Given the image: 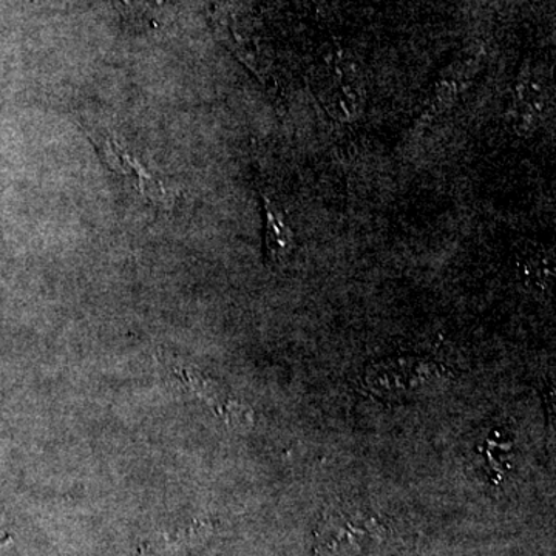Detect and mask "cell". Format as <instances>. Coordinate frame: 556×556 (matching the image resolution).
<instances>
[{
  "label": "cell",
  "instance_id": "cell-1",
  "mask_svg": "<svg viewBox=\"0 0 556 556\" xmlns=\"http://www.w3.org/2000/svg\"><path fill=\"white\" fill-rule=\"evenodd\" d=\"M94 144L101 150L105 163L113 170L119 172L126 177L129 175V177L135 178L137 188L144 199H148L155 206L172 207L174 195H172L170 190L155 175L150 174V170L146 169L137 159H131L129 153L116 142V139H113L110 135H98V137H94Z\"/></svg>",
  "mask_w": 556,
  "mask_h": 556
},
{
  "label": "cell",
  "instance_id": "cell-2",
  "mask_svg": "<svg viewBox=\"0 0 556 556\" xmlns=\"http://www.w3.org/2000/svg\"><path fill=\"white\" fill-rule=\"evenodd\" d=\"M265 214V244L266 251H268V257L276 263L285 262L292 251L291 229L288 228L287 223L281 218V215L269 206V203H266Z\"/></svg>",
  "mask_w": 556,
  "mask_h": 556
},
{
  "label": "cell",
  "instance_id": "cell-3",
  "mask_svg": "<svg viewBox=\"0 0 556 556\" xmlns=\"http://www.w3.org/2000/svg\"><path fill=\"white\" fill-rule=\"evenodd\" d=\"M115 3L124 20L131 24L148 27L155 24L156 0H115Z\"/></svg>",
  "mask_w": 556,
  "mask_h": 556
}]
</instances>
